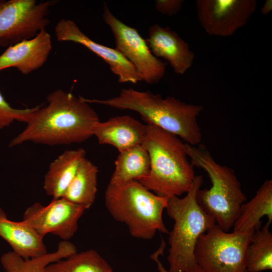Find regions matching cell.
I'll return each mask as SVG.
<instances>
[{"mask_svg":"<svg viewBox=\"0 0 272 272\" xmlns=\"http://www.w3.org/2000/svg\"><path fill=\"white\" fill-rule=\"evenodd\" d=\"M47 104L30 114L25 129L9 144L11 148L31 142L49 146L82 143L93 136L100 121L96 112L82 96L61 89L47 96Z\"/></svg>","mask_w":272,"mask_h":272,"instance_id":"cell-1","label":"cell"},{"mask_svg":"<svg viewBox=\"0 0 272 272\" xmlns=\"http://www.w3.org/2000/svg\"><path fill=\"white\" fill-rule=\"evenodd\" d=\"M88 103H96L139 113L147 123L173 133L192 146L202 141L197 117L203 110L200 105L188 104L172 96L165 98L149 90L139 91L123 88L118 96L106 99H86Z\"/></svg>","mask_w":272,"mask_h":272,"instance_id":"cell-2","label":"cell"},{"mask_svg":"<svg viewBox=\"0 0 272 272\" xmlns=\"http://www.w3.org/2000/svg\"><path fill=\"white\" fill-rule=\"evenodd\" d=\"M142 145L150 160L148 175L139 181L156 195L170 197L186 193L195 177L179 137L151 124Z\"/></svg>","mask_w":272,"mask_h":272,"instance_id":"cell-3","label":"cell"},{"mask_svg":"<svg viewBox=\"0 0 272 272\" xmlns=\"http://www.w3.org/2000/svg\"><path fill=\"white\" fill-rule=\"evenodd\" d=\"M203 182L202 176L196 175L192 187L184 197L168 198L166 210L174 221L168 233L169 272H189L197 266L194 250L197 240L216 224L196 200V192Z\"/></svg>","mask_w":272,"mask_h":272,"instance_id":"cell-4","label":"cell"},{"mask_svg":"<svg viewBox=\"0 0 272 272\" xmlns=\"http://www.w3.org/2000/svg\"><path fill=\"white\" fill-rule=\"evenodd\" d=\"M168 198L156 195L135 180L109 183L104 196L111 216L124 224L133 237L144 240L152 239L157 231L169 233L163 220Z\"/></svg>","mask_w":272,"mask_h":272,"instance_id":"cell-5","label":"cell"},{"mask_svg":"<svg viewBox=\"0 0 272 272\" xmlns=\"http://www.w3.org/2000/svg\"><path fill=\"white\" fill-rule=\"evenodd\" d=\"M190 163L208 174L212 187L197 191L196 200L203 211L211 216L216 224L228 232L237 219L241 206L246 201L240 181L234 170L214 159L201 145L184 144Z\"/></svg>","mask_w":272,"mask_h":272,"instance_id":"cell-6","label":"cell"},{"mask_svg":"<svg viewBox=\"0 0 272 272\" xmlns=\"http://www.w3.org/2000/svg\"><path fill=\"white\" fill-rule=\"evenodd\" d=\"M254 231L227 232L216 224L197 240V265L205 272H247L246 249Z\"/></svg>","mask_w":272,"mask_h":272,"instance_id":"cell-7","label":"cell"},{"mask_svg":"<svg viewBox=\"0 0 272 272\" xmlns=\"http://www.w3.org/2000/svg\"><path fill=\"white\" fill-rule=\"evenodd\" d=\"M56 3L0 0V46L8 48L35 37L49 23L47 16Z\"/></svg>","mask_w":272,"mask_h":272,"instance_id":"cell-8","label":"cell"},{"mask_svg":"<svg viewBox=\"0 0 272 272\" xmlns=\"http://www.w3.org/2000/svg\"><path fill=\"white\" fill-rule=\"evenodd\" d=\"M103 19L114 37L115 49L134 66L142 80L158 83L164 76L167 63L155 56L138 30L123 23L103 4Z\"/></svg>","mask_w":272,"mask_h":272,"instance_id":"cell-9","label":"cell"},{"mask_svg":"<svg viewBox=\"0 0 272 272\" xmlns=\"http://www.w3.org/2000/svg\"><path fill=\"white\" fill-rule=\"evenodd\" d=\"M85 209L63 197L52 199L44 206L35 202L28 207L23 221L31 227L41 237L52 234L69 241L78 228V221Z\"/></svg>","mask_w":272,"mask_h":272,"instance_id":"cell-10","label":"cell"},{"mask_svg":"<svg viewBox=\"0 0 272 272\" xmlns=\"http://www.w3.org/2000/svg\"><path fill=\"white\" fill-rule=\"evenodd\" d=\"M255 0H197L199 22L210 35L229 37L244 26L255 11Z\"/></svg>","mask_w":272,"mask_h":272,"instance_id":"cell-11","label":"cell"},{"mask_svg":"<svg viewBox=\"0 0 272 272\" xmlns=\"http://www.w3.org/2000/svg\"><path fill=\"white\" fill-rule=\"evenodd\" d=\"M54 31L58 41L80 44L102 58L118 77L119 83L136 84L142 81L132 64L120 52L115 48L101 45L91 39L73 21L61 19L55 26Z\"/></svg>","mask_w":272,"mask_h":272,"instance_id":"cell-12","label":"cell"},{"mask_svg":"<svg viewBox=\"0 0 272 272\" xmlns=\"http://www.w3.org/2000/svg\"><path fill=\"white\" fill-rule=\"evenodd\" d=\"M51 49V36L43 29L33 38L7 48L0 54V71L16 67L23 74L28 75L45 63Z\"/></svg>","mask_w":272,"mask_h":272,"instance_id":"cell-13","label":"cell"},{"mask_svg":"<svg viewBox=\"0 0 272 272\" xmlns=\"http://www.w3.org/2000/svg\"><path fill=\"white\" fill-rule=\"evenodd\" d=\"M156 57L167 60L177 74H184L192 65L194 54L188 44L169 27L154 24L149 28L146 40Z\"/></svg>","mask_w":272,"mask_h":272,"instance_id":"cell-14","label":"cell"},{"mask_svg":"<svg viewBox=\"0 0 272 272\" xmlns=\"http://www.w3.org/2000/svg\"><path fill=\"white\" fill-rule=\"evenodd\" d=\"M147 132V125L129 115L112 117L95 125L93 135L100 145H110L119 152L142 145Z\"/></svg>","mask_w":272,"mask_h":272,"instance_id":"cell-15","label":"cell"},{"mask_svg":"<svg viewBox=\"0 0 272 272\" xmlns=\"http://www.w3.org/2000/svg\"><path fill=\"white\" fill-rule=\"evenodd\" d=\"M0 236L10 245L14 252L24 259L48 253L43 238L23 220H9L1 207Z\"/></svg>","mask_w":272,"mask_h":272,"instance_id":"cell-16","label":"cell"},{"mask_svg":"<svg viewBox=\"0 0 272 272\" xmlns=\"http://www.w3.org/2000/svg\"><path fill=\"white\" fill-rule=\"evenodd\" d=\"M85 157V150L79 148L65 151L54 160L44 177L43 187L46 194L53 199L62 197Z\"/></svg>","mask_w":272,"mask_h":272,"instance_id":"cell-17","label":"cell"},{"mask_svg":"<svg viewBox=\"0 0 272 272\" xmlns=\"http://www.w3.org/2000/svg\"><path fill=\"white\" fill-rule=\"evenodd\" d=\"M266 216L272 222V180H266L254 196L241 207L239 215L233 225V231L248 232L260 228L261 219Z\"/></svg>","mask_w":272,"mask_h":272,"instance_id":"cell-18","label":"cell"},{"mask_svg":"<svg viewBox=\"0 0 272 272\" xmlns=\"http://www.w3.org/2000/svg\"><path fill=\"white\" fill-rule=\"evenodd\" d=\"M97 167L86 157L79 164L75 176L62 197L89 209L97 191Z\"/></svg>","mask_w":272,"mask_h":272,"instance_id":"cell-19","label":"cell"},{"mask_svg":"<svg viewBox=\"0 0 272 272\" xmlns=\"http://www.w3.org/2000/svg\"><path fill=\"white\" fill-rule=\"evenodd\" d=\"M150 169L148 152L142 145L135 146L119 152L109 183L120 184L139 181L148 175Z\"/></svg>","mask_w":272,"mask_h":272,"instance_id":"cell-20","label":"cell"},{"mask_svg":"<svg viewBox=\"0 0 272 272\" xmlns=\"http://www.w3.org/2000/svg\"><path fill=\"white\" fill-rule=\"evenodd\" d=\"M77 252L76 246L69 241L62 240L57 249L52 253L24 259L13 251L4 253L1 258L6 272H44L48 264L65 258Z\"/></svg>","mask_w":272,"mask_h":272,"instance_id":"cell-21","label":"cell"},{"mask_svg":"<svg viewBox=\"0 0 272 272\" xmlns=\"http://www.w3.org/2000/svg\"><path fill=\"white\" fill-rule=\"evenodd\" d=\"M267 222L252 235L246 252L247 272L272 269V233Z\"/></svg>","mask_w":272,"mask_h":272,"instance_id":"cell-22","label":"cell"},{"mask_svg":"<svg viewBox=\"0 0 272 272\" xmlns=\"http://www.w3.org/2000/svg\"><path fill=\"white\" fill-rule=\"evenodd\" d=\"M44 272H113V269L98 252L89 249L48 264Z\"/></svg>","mask_w":272,"mask_h":272,"instance_id":"cell-23","label":"cell"},{"mask_svg":"<svg viewBox=\"0 0 272 272\" xmlns=\"http://www.w3.org/2000/svg\"><path fill=\"white\" fill-rule=\"evenodd\" d=\"M36 107L25 109L14 108L6 101L0 92V129L10 126L15 121L26 123Z\"/></svg>","mask_w":272,"mask_h":272,"instance_id":"cell-24","label":"cell"},{"mask_svg":"<svg viewBox=\"0 0 272 272\" xmlns=\"http://www.w3.org/2000/svg\"><path fill=\"white\" fill-rule=\"evenodd\" d=\"M183 2L181 0H157L155 2V8L161 14L171 17L179 12Z\"/></svg>","mask_w":272,"mask_h":272,"instance_id":"cell-25","label":"cell"},{"mask_svg":"<svg viewBox=\"0 0 272 272\" xmlns=\"http://www.w3.org/2000/svg\"><path fill=\"white\" fill-rule=\"evenodd\" d=\"M272 11L271 0H266L261 9V13L263 15H266Z\"/></svg>","mask_w":272,"mask_h":272,"instance_id":"cell-26","label":"cell"},{"mask_svg":"<svg viewBox=\"0 0 272 272\" xmlns=\"http://www.w3.org/2000/svg\"><path fill=\"white\" fill-rule=\"evenodd\" d=\"M154 261L157 263L158 269L159 272H169V270H167L162 265V263L160 261L159 258H156L155 259Z\"/></svg>","mask_w":272,"mask_h":272,"instance_id":"cell-27","label":"cell"},{"mask_svg":"<svg viewBox=\"0 0 272 272\" xmlns=\"http://www.w3.org/2000/svg\"><path fill=\"white\" fill-rule=\"evenodd\" d=\"M189 272H205L201 268H200L198 266H196L194 268H193L191 271Z\"/></svg>","mask_w":272,"mask_h":272,"instance_id":"cell-28","label":"cell"}]
</instances>
